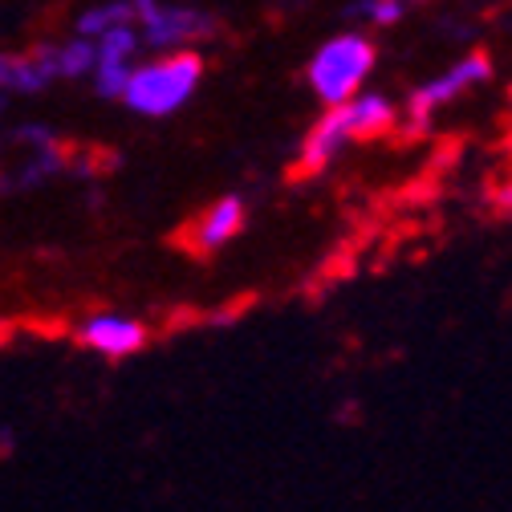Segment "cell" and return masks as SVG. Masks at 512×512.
<instances>
[{
    "mask_svg": "<svg viewBox=\"0 0 512 512\" xmlns=\"http://www.w3.org/2000/svg\"><path fill=\"white\" fill-rule=\"evenodd\" d=\"M378 61V49L362 33H338L309 57V86L326 106H338L354 98Z\"/></svg>",
    "mask_w": 512,
    "mask_h": 512,
    "instance_id": "cell-1",
    "label": "cell"
},
{
    "mask_svg": "<svg viewBox=\"0 0 512 512\" xmlns=\"http://www.w3.org/2000/svg\"><path fill=\"white\" fill-rule=\"evenodd\" d=\"M200 78H204V61L196 53H171L163 61H151V66L131 70L122 98L131 102V110L159 118V114L179 110L191 94H196Z\"/></svg>",
    "mask_w": 512,
    "mask_h": 512,
    "instance_id": "cell-2",
    "label": "cell"
},
{
    "mask_svg": "<svg viewBox=\"0 0 512 512\" xmlns=\"http://www.w3.org/2000/svg\"><path fill=\"white\" fill-rule=\"evenodd\" d=\"M492 74V66H488V57L484 53H468V57H460L456 66H447L439 78H431V82H423L411 98H407V110H411V122H419V126H427L431 122V114L435 110H443V106H452L460 94H468L472 86H480L484 78Z\"/></svg>",
    "mask_w": 512,
    "mask_h": 512,
    "instance_id": "cell-3",
    "label": "cell"
},
{
    "mask_svg": "<svg viewBox=\"0 0 512 512\" xmlns=\"http://www.w3.org/2000/svg\"><path fill=\"white\" fill-rule=\"evenodd\" d=\"M350 143H358L354 126H350V110H346V102H338V106H330L322 118L309 126V135L301 143V155H297V175L326 171Z\"/></svg>",
    "mask_w": 512,
    "mask_h": 512,
    "instance_id": "cell-4",
    "label": "cell"
},
{
    "mask_svg": "<svg viewBox=\"0 0 512 512\" xmlns=\"http://www.w3.org/2000/svg\"><path fill=\"white\" fill-rule=\"evenodd\" d=\"M135 17L143 21L147 29V41L151 45H183V41H196V37H208L216 29V21L208 13H196V9H163L155 0H135Z\"/></svg>",
    "mask_w": 512,
    "mask_h": 512,
    "instance_id": "cell-5",
    "label": "cell"
},
{
    "mask_svg": "<svg viewBox=\"0 0 512 512\" xmlns=\"http://www.w3.org/2000/svg\"><path fill=\"white\" fill-rule=\"evenodd\" d=\"M240 228H244V204L236 196H224L183 228V244L196 256H208V252H220L228 240H236Z\"/></svg>",
    "mask_w": 512,
    "mask_h": 512,
    "instance_id": "cell-6",
    "label": "cell"
},
{
    "mask_svg": "<svg viewBox=\"0 0 512 512\" xmlns=\"http://www.w3.org/2000/svg\"><path fill=\"white\" fill-rule=\"evenodd\" d=\"M131 53H135V33L131 25H114L98 37V57H94V70H98V90L106 98H122L126 78H131Z\"/></svg>",
    "mask_w": 512,
    "mask_h": 512,
    "instance_id": "cell-7",
    "label": "cell"
},
{
    "mask_svg": "<svg viewBox=\"0 0 512 512\" xmlns=\"http://www.w3.org/2000/svg\"><path fill=\"white\" fill-rule=\"evenodd\" d=\"M82 342L110 354V358H126V354L143 350L147 330L139 322H131V317H94V322L82 330Z\"/></svg>",
    "mask_w": 512,
    "mask_h": 512,
    "instance_id": "cell-8",
    "label": "cell"
},
{
    "mask_svg": "<svg viewBox=\"0 0 512 512\" xmlns=\"http://www.w3.org/2000/svg\"><path fill=\"white\" fill-rule=\"evenodd\" d=\"M346 110H350V126H354V139H378L387 135L395 126V106L382 98V94H354L346 98Z\"/></svg>",
    "mask_w": 512,
    "mask_h": 512,
    "instance_id": "cell-9",
    "label": "cell"
},
{
    "mask_svg": "<svg viewBox=\"0 0 512 512\" xmlns=\"http://www.w3.org/2000/svg\"><path fill=\"white\" fill-rule=\"evenodd\" d=\"M131 21H135V0H131V5H106V9H98V13H90V17L82 21V33H86V37H102L106 29L131 25Z\"/></svg>",
    "mask_w": 512,
    "mask_h": 512,
    "instance_id": "cell-10",
    "label": "cell"
},
{
    "mask_svg": "<svg viewBox=\"0 0 512 512\" xmlns=\"http://www.w3.org/2000/svg\"><path fill=\"white\" fill-rule=\"evenodd\" d=\"M94 57H98V45H90V37H82L66 49H57V70L61 74H86L94 66Z\"/></svg>",
    "mask_w": 512,
    "mask_h": 512,
    "instance_id": "cell-11",
    "label": "cell"
},
{
    "mask_svg": "<svg viewBox=\"0 0 512 512\" xmlns=\"http://www.w3.org/2000/svg\"><path fill=\"white\" fill-rule=\"evenodd\" d=\"M358 17H366L370 25H399L407 5H399V0H362V5H354Z\"/></svg>",
    "mask_w": 512,
    "mask_h": 512,
    "instance_id": "cell-12",
    "label": "cell"
},
{
    "mask_svg": "<svg viewBox=\"0 0 512 512\" xmlns=\"http://www.w3.org/2000/svg\"><path fill=\"white\" fill-rule=\"evenodd\" d=\"M399 5H419V0H399Z\"/></svg>",
    "mask_w": 512,
    "mask_h": 512,
    "instance_id": "cell-13",
    "label": "cell"
}]
</instances>
